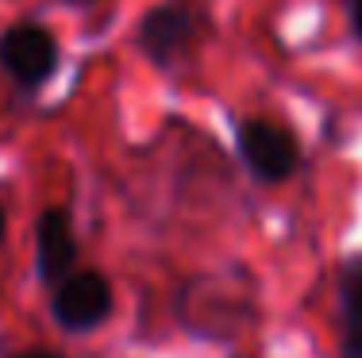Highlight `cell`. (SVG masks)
Here are the masks:
<instances>
[{
	"mask_svg": "<svg viewBox=\"0 0 362 358\" xmlns=\"http://www.w3.org/2000/svg\"><path fill=\"white\" fill-rule=\"evenodd\" d=\"M343 358H362V335H351L343 347Z\"/></svg>",
	"mask_w": 362,
	"mask_h": 358,
	"instance_id": "7",
	"label": "cell"
},
{
	"mask_svg": "<svg viewBox=\"0 0 362 358\" xmlns=\"http://www.w3.org/2000/svg\"><path fill=\"white\" fill-rule=\"evenodd\" d=\"M0 239H4V204H0Z\"/></svg>",
	"mask_w": 362,
	"mask_h": 358,
	"instance_id": "10",
	"label": "cell"
},
{
	"mask_svg": "<svg viewBox=\"0 0 362 358\" xmlns=\"http://www.w3.org/2000/svg\"><path fill=\"white\" fill-rule=\"evenodd\" d=\"M0 62H4V70L20 85H39L50 70H54L58 47L42 28L23 23V28H12L0 39Z\"/></svg>",
	"mask_w": 362,
	"mask_h": 358,
	"instance_id": "3",
	"label": "cell"
},
{
	"mask_svg": "<svg viewBox=\"0 0 362 358\" xmlns=\"http://www.w3.org/2000/svg\"><path fill=\"white\" fill-rule=\"evenodd\" d=\"M16 358H58V354H50V351H28V354H16Z\"/></svg>",
	"mask_w": 362,
	"mask_h": 358,
	"instance_id": "9",
	"label": "cell"
},
{
	"mask_svg": "<svg viewBox=\"0 0 362 358\" xmlns=\"http://www.w3.org/2000/svg\"><path fill=\"white\" fill-rule=\"evenodd\" d=\"M239 155L255 169V177L262 181H281V177L293 174L297 166V147H293V135L281 131L278 124H262V119H251L239 131Z\"/></svg>",
	"mask_w": 362,
	"mask_h": 358,
	"instance_id": "1",
	"label": "cell"
},
{
	"mask_svg": "<svg viewBox=\"0 0 362 358\" xmlns=\"http://www.w3.org/2000/svg\"><path fill=\"white\" fill-rule=\"evenodd\" d=\"M74 227H70V216L62 208H50L47 216L39 220V270L47 281H58L70 274L74 266Z\"/></svg>",
	"mask_w": 362,
	"mask_h": 358,
	"instance_id": "5",
	"label": "cell"
},
{
	"mask_svg": "<svg viewBox=\"0 0 362 358\" xmlns=\"http://www.w3.org/2000/svg\"><path fill=\"white\" fill-rule=\"evenodd\" d=\"M112 312V289L100 274H74L58 285L54 297V316L70 331H89L97 328Z\"/></svg>",
	"mask_w": 362,
	"mask_h": 358,
	"instance_id": "2",
	"label": "cell"
},
{
	"mask_svg": "<svg viewBox=\"0 0 362 358\" xmlns=\"http://www.w3.org/2000/svg\"><path fill=\"white\" fill-rule=\"evenodd\" d=\"M189 39H193V20H189L181 8H154V12L143 20V31H139L143 50L154 58V62L177 58L181 50L189 47Z\"/></svg>",
	"mask_w": 362,
	"mask_h": 358,
	"instance_id": "4",
	"label": "cell"
},
{
	"mask_svg": "<svg viewBox=\"0 0 362 358\" xmlns=\"http://www.w3.org/2000/svg\"><path fill=\"white\" fill-rule=\"evenodd\" d=\"M351 16H355V31L362 35V0H355V8H351Z\"/></svg>",
	"mask_w": 362,
	"mask_h": 358,
	"instance_id": "8",
	"label": "cell"
},
{
	"mask_svg": "<svg viewBox=\"0 0 362 358\" xmlns=\"http://www.w3.org/2000/svg\"><path fill=\"white\" fill-rule=\"evenodd\" d=\"M343 309L351 320V335H362V266H351L343 278Z\"/></svg>",
	"mask_w": 362,
	"mask_h": 358,
	"instance_id": "6",
	"label": "cell"
}]
</instances>
